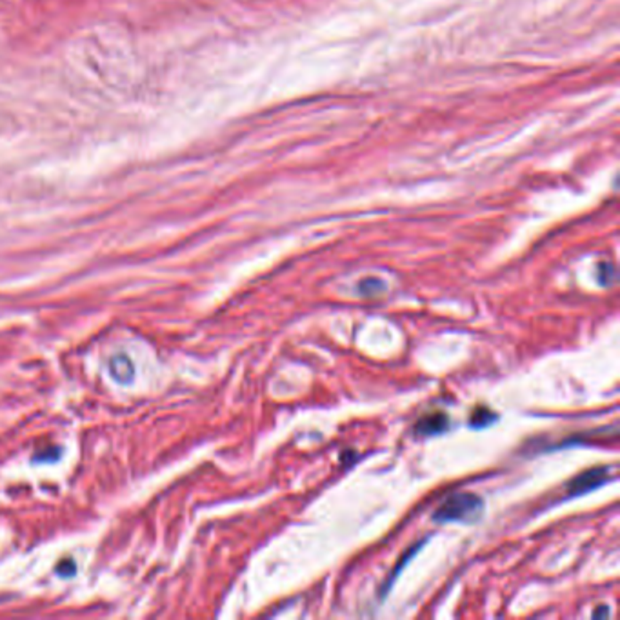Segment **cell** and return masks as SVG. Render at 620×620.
Here are the masks:
<instances>
[{"mask_svg": "<svg viewBox=\"0 0 620 620\" xmlns=\"http://www.w3.org/2000/svg\"><path fill=\"white\" fill-rule=\"evenodd\" d=\"M493 423H497V413H493L491 409H487L484 406L477 407L470 417V428H475V430H484V428L491 426Z\"/></svg>", "mask_w": 620, "mask_h": 620, "instance_id": "cell-4", "label": "cell"}, {"mask_svg": "<svg viewBox=\"0 0 620 620\" xmlns=\"http://www.w3.org/2000/svg\"><path fill=\"white\" fill-rule=\"evenodd\" d=\"M386 292V282L381 278H364L358 284V294L362 297H375Z\"/></svg>", "mask_w": 620, "mask_h": 620, "instance_id": "cell-6", "label": "cell"}, {"mask_svg": "<svg viewBox=\"0 0 620 620\" xmlns=\"http://www.w3.org/2000/svg\"><path fill=\"white\" fill-rule=\"evenodd\" d=\"M599 282L600 286H611L615 282V268L609 262H602L599 266Z\"/></svg>", "mask_w": 620, "mask_h": 620, "instance_id": "cell-7", "label": "cell"}, {"mask_svg": "<svg viewBox=\"0 0 620 620\" xmlns=\"http://www.w3.org/2000/svg\"><path fill=\"white\" fill-rule=\"evenodd\" d=\"M423 544V543H421ZM421 544H417V546H411L409 550H407V553L404 555V559H400L399 560V564H397V568L391 571V575L386 578V584L382 586V590H381V597H386V593H388V590L393 586V583L397 581V576H399V573L406 568V564H407V560L413 557V555H415L417 552H419V548H421Z\"/></svg>", "mask_w": 620, "mask_h": 620, "instance_id": "cell-5", "label": "cell"}, {"mask_svg": "<svg viewBox=\"0 0 620 620\" xmlns=\"http://www.w3.org/2000/svg\"><path fill=\"white\" fill-rule=\"evenodd\" d=\"M449 428V419L446 413H430V415H424L417 424H415V433L421 437H433V435H440L444 431H447Z\"/></svg>", "mask_w": 620, "mask_h": 620, "instance_id": "cell-3", "label": "cell"}, {"mask_svg": "<svg viewBox=\"0 0 620 620\" xmlns=\"http://www.w3.org/2000/svg\"><path fill=\"white\" fill-rule=\"evenodd\" d=\"M608 613H609V609H608V608H600V609L593 611V616H595V618H599V616H602V615H608Z\"/></svg>", "mask_w": 620, "mask_h": 620, "instance_id": "cell-8", "label": "cell"}, {"mask_svg": "<svg viewBox=\"0 0 620 620\" xmlns=\"http://www.w3.org/2000/svg\"><path fill=\"white\" fill-rule=\"evenodd\" d=\"M484 513V501L475 493H453L433 513L435 522L471 524Z\"/></svg>", "mask_w": 620, "mask_h": 620, "instance_id": "cell-1", "label": "cell"}, {"mask_svg": "<svg viewBox=\"0 0 620 620\" xmlns=\"http://www.w3.org/2000/svg\"><path fill=\"white\" fill-rule=\"evenodd\" d=\"M613 479H615L613 466H597V468L583 471L581 475H576L573 480H569L566 489L569 497H581V495L595 491L597 487L611 482Z\"/></svg>", "mask_w": 620, "mask_h": 620, "instance_id": "cell-2", "label": "cell"}]
</instances>
